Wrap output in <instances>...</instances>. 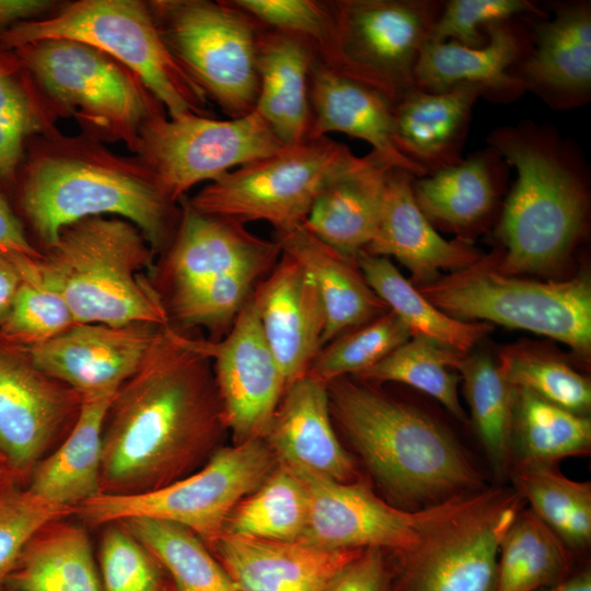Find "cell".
Wrapping results in <instances>:
<instances>
[{
  "mask_svg": "<svg viewBox=\"0 0 591 591\" xmlns=\"http://www.w3.org/2000/svg\"><path fill=\"white\" fill-rule=\"evenodd\" d=\"M224 428L210 359L179 331L164 327L109 407L101 493L139 494L189 475Z\"/></svg>",
  "mask_w": 591,
  "mask_h": 591,
  "instance_id": "6da1fadb",
  "label": "cell"
},
{
  "mask_svg": "<svg viewBox=\"0 0 591 591\" xmlns=\"http://www.w3.org/2000/svg\"><path fill=\"white\" fill-rule=\"evenodd\" d=\"M332 419L389 498L422 510L486 488L461 444L436 418L348 376L327 383Z\"/></svg>",
  "mask_w": 591,
  "mask_h": 591,
  "instance_id": "7a4b0ae2",
  "label": "cell"
},
{
  "mask_svg": "<svg viewBox=\"0 0 591 591\" xmlns=\"http://www.w3.org/2000/svg\"><path fill=\"white\" fill-rule=\"evenodd\" d=\"M44 136L23 169L20 204L47 247L66 227L106 216L136 225L154 253L166 244L174 202L143 162L88 136Z\"/></svg>",
  "mask_w": 591,
  "mask_h": 591,
  "instance_id": "3957f363",
  "label": "cell"
},
{
  "mask_svg": "<svg viewBox=\"0 0 591 591\" xmlns=\"http://www.w3.org/2000/svg\"><path fill=\"white\" fill-rule=\"evenodd\" d=\"M489 146L517 171L496 229L508 275L545 273L570 254L587 227L588 165L553 126L524 120L498 127Z\"/></svg>",
  "mask_w": 591,
  "mask_h": 591,
  "instance_id": "277c9868",
  "label": "cell"
},
{
  "mask_svg": "<svg viewBox=\"0 0 591 591\" xmlns=\"http://www.w3.org/2000/svg\"><path fill=\"white\" fill-rule=\"evenodd\" d=\"M154 252L131 222L91 217L66 227L38 259L77 324L169 326V311L142 270Z\"/></svg>",
  "mask_w": 591,
  "mask_h": 591,
  "instance_id": "5b68a950",
  "label": "cell"
},
{
  "mask_svg": "<svg viewBox=\"0 0 591 591\" xmlns=\"http://www.w3.org/2000/svg\"><path fill=\"white\" fill-rule=\"evenodd\" d=\"M88 44L132 70L169 117L211 116L209 100L164 43L148 2L79 0L4 32L0 46L15 49L45 39Z\"/></svg>",
  "mask_w": 591,
  "mask_h": 591,
  "instance_id": "8992f818",
  "label": "cell"
},
{
  "mask_svg": "<svg viewBox=\"0 0 591 591\" xmlns=\"http://www.w3.org/2000/svg\"><path fill=\"white\" fill-rule=\"evenodd\" d=\"M417 289L453 318L544 335L590 357L591 283L586 274L561 281L521 278L501 271L493 254Z\"/></svg>",
  "mask_w": 591,
  "mask_h": 591,
  "instance_id": "52a82bcc",
  "label": "cell"
},
{
  "mask_svg": "<svg viewBox=\"0 0 591 591\" xmlns=\"http://www.w3.org/2000/svg\"><path fill=\"white\" fill-rule=\"evenodd\" d=\"M13 50L55 115L72 116L97 141L135 152L144 124L165 112L132 70L88 44L57 38Z\"/></svg>",
  "mask_w": 591,
  "mask_h": 591,
  "instance_id": "ba28073f",
  "label": "cell"
},
{
  "mask_svg": "<svg viewBox=\"0 0 591 591\" xmlns=\"http://www.w3.org/2000/svg\"><path fill=\"white\" fill-rule=\"evenodd\" d=\"M148 3L164 43L208 100L228 118L254 112L264 25L233 0Z\"/></svg>",
  "mask_w": 591,
  "mask_h": 591,
  "instance_id": "9c48e42d",
  "label": "cell"
},
{
  "mask_svg": "<svg viewBox=\"0 0 591 591\" xmlns=\"http://www.w3.org/2000/svg\"><path fill=\"white\" fill-rule=\"evenodd\" d=\"M362 162L329 137L310 139L224 173L188 201L202 213L287 231L302 224L327 185Z\"/></svg>",
  "mask_w": 591,
  "mask_h": 591,
  "instance_id": "30bf717a",
  "label": "cell"
},
{
  "mask_svg": "<svg viewBox=\"0 0 591 591\" xmlns=\"http://www.w3.org/2000/svg\"><path fill=\"white\" fill-rule=\"evenodd\" d=\"M278 462L263 438L220 448L197 472L160 488L131 495L100 493L77 507L89 524L148 518L183 525L209 547L233 508L254 491Z\"/></svg>",
  "mask_w": 591,
  "mask_h": 591,
  "instance_id": "8fae6325",
  "label": "cell"
},
{
  "mask_svg": "<svg viewBox=\"0 0 591 591\" xmlns=\"http://www.w3.org/2000/svg\"><path fill=\"white\" fill-rule=\"evenodd\" d=\"M524 502L514 488L470 495L398 555L394 591H496L500 544Z\"/></svg>",
  "mask_w": 591,
  "mask_h": 591,
  "instance_id": "7c38bea8",
  "label": "cell"
},
{
  "mask_svg": "<svg viewBox=\"0 0 591 591\" xmlns=\"http://www.w3.org/2000/svg\"><path fill=\"white\" fill-rule=\"evenodd\" d=\"M283 144L254 111L239 118L217 119L165 112L142 127L135 150L172 202L201 182L278 151Z\"/></svg>",
  "mask_w": 591,
  "mask_h": 591,
  "instance_id": "4fadbf2b",
  "label": "cell"
},
{
  "mask_svg": "<svg viewBox=\"0 0 591 591\" xmlns=\"http://www.w3.org/2000/svg\"><path fill=\"white\" fill-rule=\"evenodd\" d=\"M437 0H334L337 71L394 104L416 89L415 69L441 11Z\"/></svg>",
  "mask_w": 591,
  "mask_h": 591,
  "instance_id": "5bb4252c",
  "label": "cell"
},
{
  "mask_svg": "<svg viewBox=\"0 0 591 591\" xmlns=\"http://www.w3.org/2000/svg\"><path fill=\"white\" fill-rule=\"evenodd\" d=\"M289 468L302 482L309 500L308 523L299 542L328 551L379 548L403 554L472 495L410 511L381 499L360 479L341 483Z\"/></svg>",
  "mask_w": 591,
  "mask_h": 591,
  "instance_id": "9a60e30c",
  "label": "cell"
},
{
  "mask_svg": "<svg viewBox=\"0 0 591 591\" xmlns=\"http://www.w3.org/2000/svg\"><path fill=\"white\" fill-rule=\"evenodd\" d=\"M210 359L227 429L235 443L263 438L286 391V382L265 338L252 296L220 340L186 336Z\"/></svg>",
  "mask_w": 591,
  "mask_h": 591,
  "instance_id": "2e32d148",
  "label": "cell"
},
{
  "mask_svg": "<svg viewBox=\"0 0 591 591\" xmlns=\"http://www.w3.org/2000/svg\"><path fill=\"white\" fill-rule=\"evenodd\" d=\"M81 397L38 370L26 350L0 336V454L19 479L28 477L65 428Z\"/></svg>",
  "mask_w": 591,
  "mask_h": 591,
  "instance_id": "e0dca14e",
  "label": "cell"
},
{
  "mask_svg": "<svg viewBox=\"0 0 591 591\" xmlns=\"http://www.w3.org/2000/svg\"><path fill=\"white\" fill-rule=\"evenodd\" d=\"M76 324L33 347H23L34 366L84 397L116 393L146 362L162 329Z\"/></svg>",
  "mask_w": 591,
  "mask_h": 591,
  "instance_id": "ac0fdd59",
  "label": "cell"
},
{
  "mask_svg": "<svg viewBox=\"0 0 591 591\" xmlns=\"http://www.w3.org/2000/svg\"><path fill=\"white\" fill-rule=\"evenodd\" d=\"M549 9L552 15L532 16L531 48L514 74L551 108L572 109L591 100V2Z\"/></svg>",
  "mask_w": 591,
  "mask_h": 591,
  "instance_id": "d6986e66",
  "label": "cell"
},
{
  "mask_svg": "<svg viewBox=\"0 0 591 591\" xmlns=\"http://www.w3.org/2000/svg\"><path fill=\"white\" fill-rule=\"evenodd\" d=\"M166 258L172 292L233 273L263 277L278 262L275 240L259 237L235 219L202 213L185 196Z\"/></svg>",
  "mask_w": 591,
  "mask_h": 591,
  "instance_id": "ffe728a7",
  "label": "cell"
},
{
  "mask_svg": "<svg viewBox=\"0 0 591 591\" xmlns=\"http://www.w3.org/2000/svg\"><path fill=\"white\" fill-rule=\"evenodd\" d=\"M265 338L286 386L304 376L322 348L325 310L310 274L281 252L253 291ZM287 389V387H286Z\"/></svg>",
  "mask_w": 591,
  "mask_h": 591,
  "instance_id": "44dd1931",
  "label": "cell"
},
{
  "mask_svg": "<svg viewBox=\"0 0 591 591\" xmlns=\"http://www.w3.org/2000/svg\"><path fill=\"white\" fill-rule=\"evenodd\" d=\"M485 34V45L476 48L454 40H428L416 65L415 88L443 92L474 84L482 86L490 101L520 97L525 88L514 70L531 48V31L513 18L487 25Z\"/></svg>",
  "mask_w": 591,
  "mask_h": 591,
  "instance_id": "7402d4cb",
  "label": "cell"
},
{
  "mask_svg": "<svg viewBox=\"0 0 591 591\" xmlns=\"http://www.w3.org/2000/svg\"><path fill=\"white\" fill-rule=\"evenodd\" d=\"M263 439L280 464L341 483L359 480L333 427L327 384L312 375L287 386Z\"/></svg>",
  "mask_w": 591,
  "mask_h": 591,
  "instance_id": "603a6c76",
  "label": "cell"
},
{
  "mask_svg": "<svg viewBox=\"0 0 591 591\" xmlns=\"http://www.w3.org/2000/svg\"><path fill=\"white\" fill-rule=\"evenodd\" d=\"M412 179L404 170L390 171L380 221L364 252L396 258L418 287L437 279L440 269L465 268L484 254L471 242L447 241L436 231L415 200Z\"/></svg>",
  "mask_w": 591,
  "mask_h": 591,
  "instance_id": "cb8c5ba5",
  "label": "cell"
},
{
  "mask_svg": "<svg viewBox=\"0 0 591 591\" xmlns=\"http://www.w3.org/2000/svg\"><path fill=\"white\" fill-rule=\"evenodd\" d=\"M209 549L237 591H323L363 549L328 551L222 533Z\"/></svg>",
  "mask_w": 591,
  "mask_h": 591,
  "instance_id": "d4e9b609",
  "label": "cell"
},
{
  "mask_svg": "<svg viewBox=\"0 0 591 591\" xmlns=\"http://www.w3.org/2000/svg\"><path fill=\"white\" fill-rule=\"evenodd\" d=\"M311 123L308 140L343 132L361 139L392 166L415 177L425 172L403 157L393 141V103L376 89L314 58L310 72Z\"/></svg>",
  "mask_w": 591,
  "mask_h": 591,
  "instance_id": "484cf974",
  "label": "cell"
},
{
  "mask_svg": "<svg viewBox=\"0 0 591 591\" xmlns=\"http://www.w3.org/2000/svg\"><path fill=\"white\" fill-rule=\"evenodd\" d=\"M482 86L455 85L443 92L413 89L393 104V141L397 151L426 175L455 165Z\"/></svg>",
  "mask_w": 591,
  "mask_h": 591,
  "instance_id": "4316f807",
  "label": "cell"
},
{
  "mask_svg": "<svg viewBox=\"0 0 591 591\" xmlns=\"http://www.w3.org/2000/svg\"><path fill=\"white\" fill-rule=\"evenodd\" d=\"M392 169L385 159L371 151L359 166L324 188L302 225L333 250L356 259L376 231Z\"/></svg>",
  "mask_w": 591,
  "mask_h": 591,
  "instance_id": "83f0119b",
  "label": "cell"
},
{
  "mask_svg": "<svg viewBox=\"0 0 591 591\" xmlns=\"http://www.w3.org/2000/svg\"><path fill=\"white\" fill-rule=\"evenodd\" d=\"M282 253L296 259L313 278L325 310L322 347L341 333L389 311L367 283L357 259L333 250L302 224L275 232Z\"/></svg>",
  "mask_w": 591,
  "mask_h": 591,
  "instance_id": "f1b7e54d",
  "label": "cell"
},
{
  "mask_svg": "<svg viewBox=\"0 0 591 591\" xmlns=\"http://www.w3.org/2000/svg\"><path fill=\"white\" fill-rule=\"evenodd\" d=\"M314 55L301 39L263 27L258 39L255 112L283 146L308 140Z\"/></svg>",
  "mask_w": 591,
  "mask_h": 591,
  "instance_id": "f546056e",
  "label": "cell"
},
{
  "mask_svg": "<svg viewBox=\"0 0 591 591\" xmlns=\"http://www.w3.org/2000/svg\"><path fill=\"white\" fill-rule=\"evenodd\" d=\"M116 393L81 399L63 441L28 476L31 493L74 509L101 493L103 430Z\"/></svg>",
  "mask_w": 591,
  "mask_h": 591,
  "instance_id": "4dcf8cb0",
  "label": "cell"
},
{
  "mask_svg": "<svg viewBox=\"0 0 591 591\" xmlns=\"http://www.w3.org/2000/svg\"><path fill=\"white\" fill-rule=\"evenodd\" d=\"M502 158L490 149L463 159L460 163L422 177L413 176L415 200L437 225L467 236L490 217L498 196Z\"/></svg>",
  "mask_w": 591,
  "mask_h": 591,
  "instance_id": "1f68e13d",
  "label": "cell"
},
{
  "mask_svg": "<svg viewBox=\"0 0 591 591\" xmlns=\"http://www.w3.org/2000/svg\"><path fill=\"white\" fill-rule=\"evenodd\" d=\"M356 259L369 287L403 321L412 337H424L467 355L493 329L489 323L461 321L440 311L390 258L362 251Z\"/></svg>",
  "mask_w": 591,
  "mask_h": 591,
  "instance_id": "d6a6232c",
  "label": "cell"
},
{
  "mask_svg": "<svg viewBox=\"0 0 591 591\" xmlns=\"http://www.w3.org/2000/svg\"><path fill=\"white\" fill-rule=\"evenodd\" d=\"M62 520L46 525L23 551L9 577L16 591H101L88 534Z\"/></svg>",
  "mask_w": 591,
  "mask_h": 591,
  "instance_id": "836d02e7",
  "label": "cell"
},
{
  "mask_svg": "<svg viewBox=\"0 0 591 591\" xmlns=\"http://www.w3.org/2000/svg\"><path fill=\"white\" fill-rule=\"evenodd\" d=\"M511 456L514 463H548L591 451V420L514 387Z\"/></svg>",
  "mask_w": 591,
  "mask_h": 591,
  "instance_id": "e575fe53",
  "label": "cell"
},
{
  "mask_svg": "<svg viewBox=\"0 0 591 591\" xmlns=\"http://www.w3.org/2000/svg\"><path fill=\"white\" fill-rule=\"evenodd\" d=\"M510 475L530 510L571 551L591 543V483L566 477L557 464L513 463Z\"/></svg>",
  "mask_w": 591,
  "mask_h": 591,
  "instance_id": "d590c367",
  "label": "cell"
},
{
  "mask_svg": "<svg viewBox=\"0 0 591 591\" xmlns=\"http://www.w3.org/2000/svg\"><path fill=\"white\" fill-rule=\"evenodd\" d=\"M571 551L530 509H522L503 536L496 591H537L565 579Z\"/></svg>",
  "mask_w": 591,
  "mask_h": 591,
  "instance_id": "8d00e7d4",
  "label": "cell"
},
{
  "mask_svg": "<svg viewBox=\"0 0 591 591\" xmlns=\"http://www.w3.org/2000/svg\"><path fill=\"white\" fill-rule=\"evenodd\" d=\"M309 515L306 490L299 477L278 463L266 479L229 514L222 533L274 542L301 540Z\"/></svg>",
  "mask_w": 591,
  "mask_h": 591,
  "instance_id": "74e56055",
  "label": "cell"
},
{
  "mask_svg": "<svg viewBox=\"0 0 591 591\" xmlns=\"http://www.w3.org/2000/svg\"><path fill=\"white\" fill-rule=\"evenodd\" d=\"M118 523L170 572L176 591H237L213 553L192 530L148 518Z\"/></svg>",
  "mask_w": 591,
  "mask_h": 591,
  "instance_id": "f35d334b",
  "label": "cell"
},
{
  "mask_svg": "<svg viewBox=\"0 0 591 591\" xmlns=\"http://www.w3.org/2000/svg\"><path fill=\"white\" fill-rule=\"evenodd\" d=\"M474 429L498 476L511 465L514 387L486 354L465 355L457 362Z\"/></svg>",
  "mask_w": 591,
  "mask_h": 591,
  "instance_id": "ab89813d",
  "label": "cell"
},
{
  "mask_svg": "<svg viewBox=\"0 0 591 591\" xmlns=\"http://www.w3.org/2000/svg\"><path fill=\"white\" fill-rule=\"evenodd\" d=\"M55 113L13 49L0 46V182L16 179L31 136L56 131Z\"/></svg>",
  "mask_w": 591,
  "mask_h": 591,
  "instance_id": "60d3db41",
  "label": "cell"
},
{
  "mask_svg": "<svg viewBox=\"0 0 591 591\" xmlns=\"http://www.w3.org/2000/svg\"><path fill=\"white\" fill-rule=\"evenodd\" d=\"M465 356L424 337H410L376 364L356 375L364 382L407 384L441 403L453 416L466 420L454 370Z\"/></svg>",
  "mask_w": 591,
  "mask_h": 591,
  "instance_id": "b9f144b4",
  "label": "cell"
},
{
  "mask_svg": "<svg viewBox=\"0 0 591 591\" xmlns=\"http://www.w3.org/2000/svg\"><path fill=\"white\" fill-rule=\"evenodd\" d=\"M39 258L15 253L22 280L0 324L3 339L26 348L40 345L77 324L65 298L43 277Z\"/></svg>",
  "mask_w": 591,
  "mask_h": 591,
  "instance_id": "7bdbcfd3",
  "label": "cell"
},
{
  "mask_svg": "<svg viewBox=\"0 0 591 591\" xmlns=\"http://www.w3.org/2000/svg\"><path fill=\"white\" fill-rule=\"evenodd\" d=\"M412 337L408 327L392 311L350 328L326 345L314 358L306 374L324 383L358 375L380 362Z\"/></svg>",
  "mask_w": 591,
  "mask_h": 591,
  "instance_id": "ee69618b",
  "label": "cell"
},
{
  "mask_svg": "<svg viewBox=\"0 0 591 591\" xmlns=\"http://www.w3.org/2000/svg\"><path fill=\"white\" fill-rule=\"evenodd\" d=\"M498 366L513 387L529 390L538 397L572 413L591 408V384L561 359L525 346L505 348Z\"/></svg>",
  "mask_w": 591,
  "mask_h": 591,
  "instance_id": "f6af8a7d",
  "label": "cell"
},
{
  "mask_svg": "<svg viewBox=\"0 0 591 591\" xmlns=\"http://www.w3.org/2000/svg\"><path fill=\"white\" fill-rule=\"evenodd\" d=\"M267 28L304 42L314 58L337 69L336 23L332 1L233 0Z\"/></svg>",
  "mask_w": 591,
  "mask_h": 591,
  "instance_id": "bcb514c9",
  "label": "cell"
},
{
  "mask_svg": "<svg viewBox=\"0 0 591 591\" xmlns=\"http://www.w3.org/2000/svg\"><path fill=\"white\" fill-rule=\"evenodd\" d=\"M259 278L251 273H233L173 291L171 311L184 326L229 332Z\"/></svg>",
  "mask_w": 591,
  "mask_h": 591,
  "instance_id": "7dc6e473",
  "label": "cell"
},
{
  "mask_svg": "<svg viewBox=\"0 0 591 591\" xmlns=\"http://www.w3.org/2000/svg\"><path fill=\"white\" fill-rule=\"evenodd\" d=\"M76 512L77 509L48 502L27 488L13 485L0 490V587L40 530Z\"/></svg>",
  "mask_w": 591,
  "mask_h": 591,
  "instance_id": "c3c4849f",
  "label": "cell"
},
{
  "mask_svg": "<svg viewBox=\"0 0 591 591\" xmlns=\"http://www.w3.org/2000/svg\"><path fill=\"white\" fill-rule=\"evenodd\" d=\"M522 14L544 18L547 12L529 0L443 1L429 40H454L467 47H482L487 40V25Z\"/></svg>",
  "mask_w": 591,
  "mask_h": 591,
  "instance_id": "681fc988",
  "label": "cell"
},
{
  "mask_svg": "<svg viewBox=\"0 0 591 591\" xmlns=\"http://www.w3.org/2000/svg\"><path fill=\"white\" fill-rule=\"evenodd\" d=\"M100 565L104 591H161L155 560L118 522L102 534Z\"/></svg>",
  "mask_w": 591,
  "mask_h": 591,
  "instance_id": "f907efd6",
  "label": "cell"
},
{
  "mask_svg": "<svg viewBox=\"0 0 591 591\" xmlns=\"http://www.w3.org/2000/svg\"><path fill=\"white\" fill-rule=\"evenodd\" d=\"M389 581L383 551L366 548L346 564L323 591H387Z\"/></svg>",
  "mask_w": 591,
  "mask_h": 591,
  "instance_id": "816d5d0a",
  "label": "cell"
},
{
  "mask_svg": "<svg viewBox=\"0 0 591 591\" xmlns=\"http://www.w3.org/2000/svg\"><path fill=\"white\" fill-rule=\"evenodd\" d=\"M0 250L42 257L26 236L25 230L8 201L0 194Z\"/></svg>",
  "mask_w": 591,
  "mask_h": 591,
  "instance_id": "f5cc1de1",
  "label": "cell"
},
{
  "mask_svg": "<svg viewBox=\"0 0 591 591\" xmlns=\"http://www.w3.org/2000/svg\"><path fill=\"white\" fill-rule=\"evenodd\" d=\"M53 7L47 0H0V37L20 22L47 15Z\"/></svg>",
  "mask_w": 591,
  "mask_h": 591,
  "instance_id": "db71d44e",
  "label": "cell"
},
{
  "mask_svg": "<svg viewBox=\"0 0 591 591\" xmlns=\"http://www.w3.org/2000/svg\"><path fill=\"white\" fill-rule=\"evenodd\" d=\"M21 280L15 253L0 250V324L11 309Z\"/></svg>",
  "mask_w": 591,
  "mask_h": 591,
  "instance_id": "11a10c76",
  "label": "cell"
},
{
  "mask_svg": "<svg viewBox=\"0 0 591 591\" xmlns=\"http://www.w3.org/2000/svg\"><path fill=\"white\" fill-rule=\"evenodd\" d=\"M544 591H591V571L584 569L551 586Z\"/></svg>",
  "mask_w": 591,
  "mask_h": 591,
  "instance_id": "9f6ffc18",
  "label": "cell"
},
{
  "mask_svg": "<svg viewBox=\"0 0 591 591\" xmlns=\"http://www.w3.org/2000/svg\"><path fill=\"white\" fill-rule=\"evenodd\" d=\"M16 475L9 466L4 457L0 454V490L15 485Z\"/></svg>",
  "mask_w": 591,
  "mask_h": 591,
  "instance_id": "6f0895ef",
  "label": "cell"
}]
</instances>
